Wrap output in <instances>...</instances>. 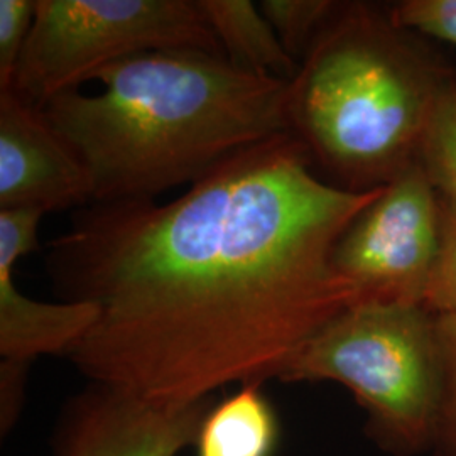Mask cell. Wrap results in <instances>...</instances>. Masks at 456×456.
<instances>
[{"label": "cell", "mask_w": 456, "mask_h": 456, "mask_svg": "<svg viewBox=\"0 0 456 456\" xmlns=\"http://www.w3.org/2000/svg\"><path fill=\"white\" fill-rule=\"evenodd\" d=\"M97 95L43 107L88 169L94 201H149L289 132V83L200 49L147 51L100 69Z\"/></svg>", "instance_id": "7a4b0ae2"}, {"label": "cell", "mask_w": 456, "mask_h": 456, "mask_svg": "<svg viewBox=\"0 0 456 456\" xmlns=\"http://www.w3.org/2000/svg\"><path fill=\"white\" fill-rule=\"evenodd\" d=\"M443 210V208H441ZM423 308L435 316L456 314V213L443 210V240Z\"/></svg>", "instance_id": "2e32d148"}, {"label": "cell", "mask_w": 456, "mask_h": 456, "mask_svg": "<svg viewBox=\"0 0 456 456\" xmlns=\"http://www.w3.org/2000/svg\"><path fill=\"white\" fill-rule=\"evenodd\" d=\"M94 201L86 166L43 109L0 90V210L43 215L80 210Z\"/></svg>", "instance_id": "ba28073f"}, {"label": "cell", "mask_w": 456, "mask_h": 456, "mask_svg": "<svg viewBox=\"0 0 456 456\" xmlns=\"http://www.w3.org/2000/svg\"><path fill=\"white\" fill-rule=\"evenodd\" d=\"M276 380L337 382L380 438L419 448L438 435L443 408L436 316L416 305H355L314 333Z\"/></svg>", "instance_id": "277c9868"}, {"label": "cell", "mask_w": 456, "mask_h": 456, "mask_svg": "<svg viewBox=\"0 0 456 456\" xmlns=\"http://www.w3.org/2000/svg\"><path fill=\"white\" fill-rule=\"evenodd\" d=\"M213 399L158 404L131 392L88 382L66 403L51 456H180L195 446Z\"/></svg>", "instance_id": "52a82bcc"}, {"label": "cell", "mask_w": 456, "mask_h": 456, "mask_svg": "<svg viewBox=\"0 0 456 456\" xmlns=\"http://www.w3.org/2000/svg\"><path fill=\"white\" fill-rule=\"evenodd\" d=\"M443 359V408L438 433H446L456 444V314L436 316Z\"/></svg>", "instance_id": "e0dca14e"}, {"label": "cell", "mask_w": 456, "mask_h": 456, "mask_svg": "<svg viewBox=\"0 0 456 456\" xmlns=\"http://www.w3.org/2000/svg\"><path fill=\"white\" fill-rule=\"evenodd\" d=\"M262 387L240 386L213 403L196 436V456H276L279 418Z\"/></svg>", "instance_id": "8fae6325"}, {"label": "cell", "mask_w": 456, "mask_h": 456, "mask_svg": "<svg viewBox=\"0 0 456 456\" xmlns=\"http://www.w3.org/2000/svg\"><path fill=\"white\" fill-rule=\"evenodd\" d=\"M340 2L333 0H262L259 9L274 29L281 45L297 63L316 36L335 14Z\"/></svg>", "instance_id": "4fadbf2b"}, {"label": "cell", "mask_w": 456, "mask_h": 456, "mask_svg": "<svg viewBox=\"0 0 456 456\" xmlns=\"http://www.w3.org/2000/svg\"><path fill=\"white\" fill-rule=\"evenodd\" d=\"M441 240L440 198L416 161L343 232L333 265L357 291V305L423 306Z\"/></svg>", "instance_id": "8992f818"}, {"label": "cell", "mask_w": 456, "mask_h": 456, "mask_svg": "<svg viewBox=\"0 0 456 456\" xmlns=\"http://www.w3.org/2000/svg\"><path fill=\"white\" fill-rule=\"evenodd\" d=\"M411 34L377 5L340 2L289 83V132L343 190L386 186L418 161L453 71Z\"/></svg>", "instance_id": "3957f363"}, {"label": "cell", "mask_w": 456, "mask_h": 456, "mask_svg": "<svg viewBox=\"0 0 456 456\" xmlns=\"http://www.w3.org/2000/svg\"><path fill=\"white\" fill-rule=\"evenodd\" d=\"M31 363L0 360V431L9 435L16 426L26 401V382Z\"/></svg>", "instance_id": "ac0fdd59"}, {"label": "cell", "mask_w": 456, "mask_h": 456, "mask_svg": "<svg viewBox=\"0 0 456 456\" xmlns=\"http://www.w3.org/2000/svg\"><path fill=\"white\" fill-rule=\"evenodd\" d=\"M291 132L247 147L169 203H90L45 252L61 301L97 322L66 357L88 382L188 406L276 380L359 303L333 265L343 232L384 186L320 180Z\"/></svg>", "instance_id": "6da1fadb"}, {"label": "cell", "mask_w": 456, "mask_h": 456, "mask_svg": "<svg viewBox=\"0 0 456 456\" xmlns=\"http://www.w3.org/2000/svg\"><path fill=\"white\" fill-rule=\"evenodd\" d=\"M159 49L224 56L198 0H36L33 31L9 88L43 109L94 82L100 69Z\"/></svg>", "instance_id": "5b68a950"}, {"label": "cell", "mask_w": 456, "mask_h": 456, "mask_svg": "<svg viewBox=\"0 0 456 456\" xmlns=\"http://www.w3.org/2000/svg\"><path fill=\"white\" fill-rule=\"evenodd\" d=\"M34 17L36 0H0V90L14 82Z\"/></svg>", "instance_id": "5bb4252c"}, {"label": "cell", "mask_w": 456, "mask_h": 456, "mask_svg": "<svg viewBox=\"0 0 456 456\" xmlns=\"http://www.w3.org/2000/svg\"><path fill=\"white\" fill-rule=\"evenodd\" d=\"M198 7L228 61L244 71L293 82L299 63L250 0H198Z\"/></svg>", "instance_id": "30bf717a"}, {"label": "cell", "mask_w": 456, "mask_h": 456, "mask_svg": "<svg viewBox=\"0 0 456 456\" xmlns=\"http://www.w3.org/2000/svg\"><path fill=\"white\" fill-rule=\"evenodd\" d=\"M387 12L399 29L456 46V0H406Z\"/></svg>", "instance_id": "9a60e30c"}, {"label": "cell", "mask_w": 456, "mask_h": 456, "mask_svg": "<svg viewBox=\"0 0 456 456\" xmlns=\"http://www.w3.org/2000/svg\"><path fill=\"white\" fill-rule=\"evenodd\" d=\"M418 161L441 208L456 213V73L443 83L424 129Z\"/></svg>", "instance_id": "7c38bea8"}, {"label": "cell", "mask_w": 456, "mask_h": 456, "mask_svg": "<svg viewBox=\"0 0 456 456\" xmlns=\"http://www.w3.org/2000/svg\"><path fill=\"white\" fill-rule=\"evenodd\" d=\"M43 216L36 210H0V360L66 359L97 322L92 303L39 301L17 288L14 267L37 248Z\"/></svg>", "instance_id": "9c48e42d"}]
</instances>
